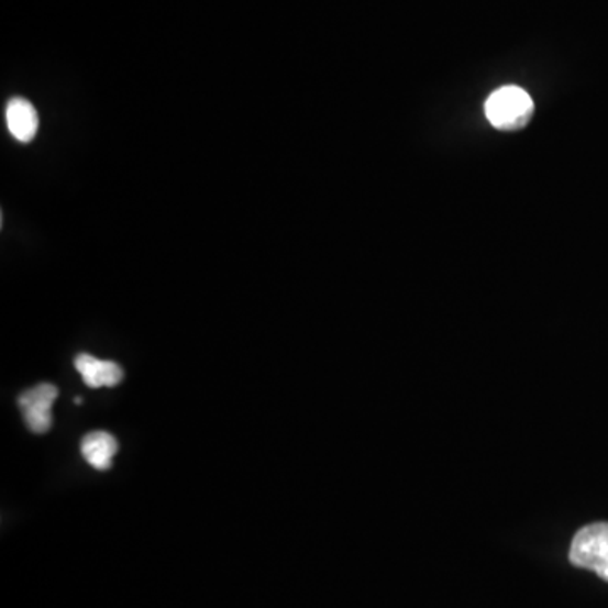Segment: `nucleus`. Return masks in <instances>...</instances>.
Listing matches in <instances>:
<instances>
[{
  "label": "nucleus",
  "mask_w": 608,
  "mask_h": 608,
  "mask_svg": "<svg viewBox=\"0 0 608 608\" xmlns=\"http://www.w3.org/2000/svg\"><path fill=\"white\" fill-rule=\"evenodd\" d=\"M485 113L494 128L504 132L524 129L534 113V103L528 91L519 87H504L494 91L485 103Z\"/></svg>",
  "instance_id": "1"
},
{
  "label": "nucleus",
  "mask_w": 608,
  "mask_h": 608,
  "mask_svg": "<svg viewBox=\"0 0 608 608\" xmlns=\"http://www.w3.org/2000/svg\"><path fill=\"white\" fill-rule=\"evenodd\" d=\"M570 561L578 568L592 570L608 582V522L579 529L570 548Z\"/></svg>",
  "instance_id": "2"
},
{
  "label": "nucleus",
  "mask_w": 608,
  "mask_h": 608,
  "mask_svg": "<svg viewBox=\"0 0 608 608\" xmlns=\"http://www.w3.org/2000/svg\"><path fill=\"white\" fill-rule=\"evenodd\" d=\"M58 397V387L53 384H37L19 396L18 406L24 423L36 434L48 433L53 427V405Z\"/></svg>",
  "instance_id": "3"
},
{
  "label": "nucleus",
  "mask_w": 608,
  "mask_h": 608,
  "mask_svg": "<svg viewBox=\"0 0 608 608\" xmlns=\"http://www.w3.org/2000/svg\"><path fill=\"white\" fill-rule=\"evenodd\" d=\"M75 368L80 372L81 379L91 389L115 387L124 379V371L121 365L112 361H100L93 355H78L75 358Z\"/></svg>",
  "instance_id": "4"
},
{
  "label": "nucleus",
  "mask_w": 608,
  "mask_h": 608,
  "mask_svg": "<svg viewBox=\"0 0 608 608\" xmlns=\"http://www.w3.org/2000/svg\"><path fill=\"white\" fill-rule=\"evenodd\" d=\"M5 124L19 143H31L40 128V117L30 100L14 97L5 107Z\"/></svg>",
  "instance_id": "5"
},
{
  "label": "nucleus",
  "mask_w": 608,
  "mask_h": 608,
  "mask_svg": "<svg viewBox=\"0 0 608 608\" xmlns=\"http://www.w3.org/2000/svg\"><path fill=\"white\" fill-rule=\"evenodd\" d=\"M80 450L88 465L96 471L106 472L112 466L113 456L119 452V443L107 431H91L81 440Z\"/></svg>",
  "instance_id": "6"
}]
</instances>
